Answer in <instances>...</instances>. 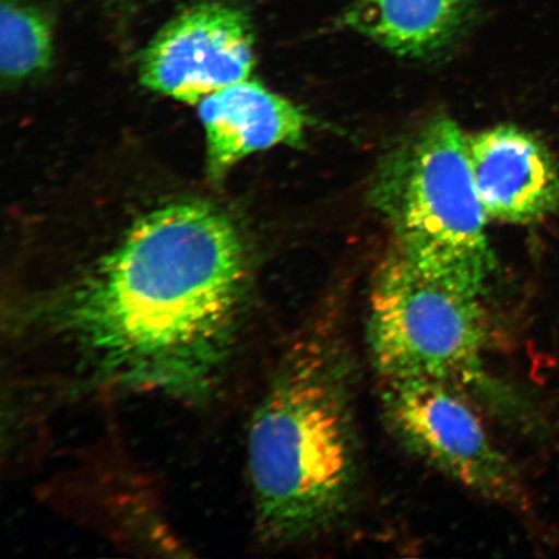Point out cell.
<instances>
[{"label": "cell", "mask_w": 559, "mask_h": 559, "mask_svg": "<svg viewBox=\"0 0 559 559\" xmlns=\"http://www.w3.org/2000/svg\"><path fill=\"white\" fill-rule=\"evenodd\" d=\"M249 262L239 229L209 202H171L59 293L45 324L111 386L207 394L239 332Z\"/></svg>", "instance_id": "cell-1"}, {"label": "cell", "mask_w": 559, "mask_h": 559, "mask_svg": "<svg viewBox=\"0 0 559 559\" xmlns=\"http://www.w3.org/2000/svg\"><path fill=\"white\" fill-rule=\"evenodd\" d=\"M356 365L342 313L300 326L250 421L248 466L258 533L309 543L342 526L360 491Z\"/></svg>", "instance_id": "cell-2"}, {"label": "cell", "mask_w": 559, "mask_h": 559, "mask_svg": "<svg viewBox=\"0 0 559 559\" xmlns=\"http://www.w3.org/2000/svg\"><path fill=\"white\" fill-rule=\"evenodd\" d=\"M370 199L393 230L394 248L426 275L487 295L496 260L475 188L466 135L431 118L383 157Z\"/></svg>", "instance_id": "cell-3"}, {"label": "cell", "mask_w": 559, "mask_h": 559, "mask_svg": "<svg viewBox=\"0 0 559 559\" xmlns=\"http://www.w3.org/2000/svg\"><path fill=\"white\" fill-rule=\"evenodd\" d=\"M366 333L381 381L436 380L469 394L487 382L485 297L426 275L396 248L376 271Z\"/></svg>", "instance_id": "cell-4"}, {"label": "cell", "mask_w": 559, "mask_h": 559, "mask_svg": "<svg viewBox=\"0 0 559 559\" xmlns=\"http://www.w3.org/2000/svg\"><path fill=\"white\" fill-rule=\"evenodd\" d=\"M381 409L391 436L412 456L492 504L527 509L519 469L467 391L436 380H382Z\"/></svg>", "instance_id": "cell-5"}, {"label": "cell", "mask_w": 559, "mask_h": 559, "mask_svg": "<svg viewBox=\"0 0 559 559\" xmlns=\"http://www.w3.org/2000/svg\"><path fill=\"white\" fill-rule=\"evenodd\" d=\"M255 37L248 12L227 0H204L171 19L145 48V87L187 104L249 80Z\"/></svg>", "instance_id": "cell-6"}, {"label": "cell", "mask_w": 559, "mask_h": 559, "mask_svg": "<svg viewBox=\"0 0 559 559\" xmlns=\"http://www.w3.org/2000/svg\"><path fill=\"white\" fill-rule=\"evenodd\" d=\"M466 151L488 219L531 225L559 212V167L539 138L500 124L466 135Z\"/></svg>", "instance_id": "cell-7"}, {"label": "cell", "mask_w": 559, "mask_h": 559, "mask_svg": "<svg viewBox=\"0 0 559 559\" xmlns=\"http://www.w3.org/2000/svg\"><path fill=\"white\" fill-rule=\"evenodd\" d=\"M199 117L209 175L216 180L253 153L299 144L306 129V117L295 104L251 80L206 96L199 103Z\"/></svg>", "instance_id": "cell-8"}, {"label": "cell", "mask_w": 559, "mask_h": 559, "mask_svg": "<svg viewBox=\"0 0 559 559\" xmlns=\"http://www.w3.org/2000/svg\"><path fill=\"white\" fill-rule=\"evenodd\" d=\"M475 11V0H353L340 24L401 58L426 59L463 37Z\"/></svg>", "instance_id": "cell-9"}, {"label": "cell", "mask_w": 559, "mask_h": 559, "mask_svg": "<svg viewBox=\"0 0 559 559\" xmlns=\"http://www.w3.org/2000/svg\"><path fill=\"white\" fill-rule=\"evenodd\" d=\"M53 51L51 21L26 0H2L0 72L9 83L29 80L50 67Z\"/></svg>", "instance_id": "cell-10"}]
</instances>
